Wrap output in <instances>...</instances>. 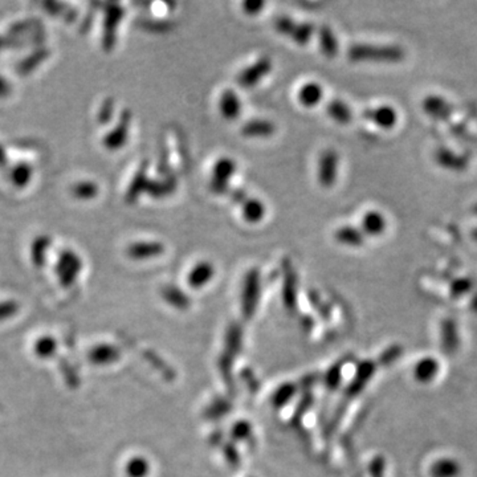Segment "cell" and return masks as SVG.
Masks as SVG:
<instances>
[{"label":"cell","mask_w":477,"mask_h":477,"mask_svg":"<svg viewBox=\"0 0 477 477\" xmlns=\"http://www.w3.org/2000/svg\"><path fill=\"white\" fill-rule=\"evenodd\" d=\"M475 214H476V215H477V205H476V207H475Z\"/></svg>","instance_id":"obj_38"},{"label":"cell","mask_w":477,"mask_h":477,"mask_svg":"<svg viewBox=\"0 0 477 477\" xmlns=\"http://www.w3.org/2000/svg\"><path fill=\"white\" fill-rule=\"evenodd\" d=\"M452 289H454V292L456 295L466 293V292H469L471 284H469L468 280H457V281H454Z\"/></svg>","instance_id":"obj_34"},{"label":"cell","mask_w":477,"mask_h":477,"mask_svg":"<svg viewBox=\"0 0 477 477\" xmlns=\"http://www.w3.org/2000/svg\"><path fill=\"white\" fill-rule=\"evenodd\" d=\"M326 113L329 114L331 120L342 125L352 122V109L349 108L348 103H343L341 100H331L330 103H326Z\"/></svg>","instance_id":"obj_20"},{"label":"cell","mask_w":477,"mask_h":477,"mask_svg":"<svg viewBox=\"0 0 477 477\" xmlns=\"http://www.w3.org/2000/svg\"><path fill=\"white\" fill-rule=\"evenodd\" d=\"M165 250V246L159 241H139L133 243L126 252L127 256L134 260H148L159 257L160 255H163Z\"/></svg>","instance_id":"obj_8"},{"label":"cell","mask_w":477,"mask_h":477,"mask_svg":"<svg viewBox=\"0 0 477 477\" xmlns=\"http://www.w3.org/2000/svg\"><path fill=\"white\" fill-rule=\"evenodd\" d=\"M436 160L440 166H443L445 169H452V171H456V169H464L466 165V159H454V154L448 150H438Z\"/></svg>","instance_id":"obj_25"},{"label":"cell","mask_w":477,"mask_h":477,"mask_svg":"<svg viewBox=\"0 0 477 477\" xmlns=\"http://www.w3.org/2000/svg\"><path fill=\"white\" fill-rule=\"evenodd\" d=\"M284 295L285 304L289 307H295V285H297V279H295V271L292 268V264L289 260L284 262Z\"/></svg>","instance_id":"obj_21"},{"label":"cell","mask_w":477,"mask_h":477,"mask_svg":"<svg viewBox=\"0 0 477 477\" xmlns=\"http://www.w3.org/2000/svg\"><path fill=\"white\" fill-rule=\"evenodd\" d=\"M214 274H215V268L211 262H199L189 272L187 284L190 285L193 289H201L207 283H210L212 280Z\"/></svg>","instance_id":"obj_10"},{"label":"cell","mask_w":477,"mask_h":477,"mask_svg":"<svg viewBox=\"0 0 477 477\" xmlns=\"http://www.w3.org/2000/svg\"><path fill=\"white\" fill-rule=\"evenodd\" d=\"M148 170V162H144L142 166L136 171L133 181H132L129 189H127V193H126V202L127 203H134L142 193H146V189H148V184L150 182Z\"/></svg>","instance_id":"obj_11"},{"label":"cell","mask_w":477,"mask_h":477,"mask_svg":"<svg viewBox=\"0 0 477 477\" xmlns=\"http://www.w3.org/2000/svg\"><path fill=\"white\" fill-rule=\"evenodd\" d=\"M219 112L227 121H235L241 113V103L236 91L227 89L219 98Z\"/></svg>","instance_id":"obj_9"},{"label":"cell","mask_w":477,"mask_h":477,"mask_svg":"<svg viewBox=\"0 0 477 477\" xmlns=\"http://www.w3.org/2000/svg\"><path fill=\"white\" fill-rule=\"evenodd\" d=\"M272 67L273 63L271 57H260L257 61H255L250 67L240 70L236 81L241 88L250 89V88H253L255 85H257L272 70Z\"/></svg>","instance_id":"obj_4"},{"label":"cell","mask_w":477,"mask_h":477,"mask_svg":"<svg viewBox=\"0 0 477 477\" xmlns=\"http://www.w3.org/2000/svg\"><path fill=\"white\" fill-rule=\"evenodd\" d=\"M259 300H260V272L259 269L253 268L246 274L241 289V307L243 313L247 317H250L255 313Z\"/></svg>","instance_id":"obj_3"},{"label":"cell","mask_w":477,"mask_h":477,"mask_svg":"<svg viewBox=\"0 0 477 477\" xmlns=\"http://www.w3.org/2000/svg\"><path fill=\"white\" fill-rule=\"evenodd\" d=\"M348 57L352 61L398 63L405 57V52L400 46H398L354 44L348 49Z\"/></svg>","instance_id":"obj_1"},{"label":"cell","mask_w":477,"mask_h":477,"mask_svg":"<svg viewBox=\"0 0 477 477\" xmlns=\"http://www.w3.org/2000/svg\"><path fill=\"white\" fill-rule=\"evenodd\" d=\"M127 471L132 477H144L148 473V464L142 459H136L130 463Z\"/></svg>","instance_id":"obj_29"},{"label":"cell","mask_w":477,"mask_h":477,"mask_svg":"<svg viewBox=\"0 0 477 477\" xmlns=\"http://www.w3.org/2000/svg\"><path fill=\"white\" fill-rule=\"evenodd\" d=\"M338 169V154L336 150H325L318 159V182L324 189H330L337 181Z\"/></svg>","instance_id":"obj_5"},{"label":"cell","mask_w":477,"mask_h":477,"mask_svg":"<svg viewBox=\"0 0 477 477\" xmlns=\"http://www.w3.org/2000/svg\"><path fill=\"white\" fill-rule=\"evenodd\" d=\"M334 238L340 244L349 247H361L364 244V235L361 229L352 226H343L337 228L334 232Z\"/></svg>","instance_id":"obj_17"},{"label":"cell","mask_w":477,"mask_h":477,"mask_svg":"<svg viewBox=\"0 0 477 477\" xmlns=\"http://www.w3.org/2000/svg\"><path fill=\"white\" fill-rule=\"evenodd\" d=\"M250 431V427L248 426V423H238V426L235 427V432H236V436L238 439L247 438Z\"/></svg>","instance_id":"obj_35"},{"label":"cell","mask_w":477,"mask_h":477,"mask_svg":"<svg viewBox=\"0 0 477 477\" xmlns=\"http://www.w3.org/2000/svg\"><path fill=\"white\" fill-rule=\"evenodd\" d=\"M438 373V364L436 360L426 358L421 364L416 366V378L421 381H430Z\"/></svg>","instance_id":"obj_27"},{"label":"cell","mask_w":477,"mask_h":477,"mask_svg":"<svg viewBox=\"0 0 477 477\" xmlns=\"http://www.w3.org/2000/svg\"><path fill=\"white\" fill-rule=\"evenodd\" d=\"M314 34V25L312 23L295 24L293 32L291 34V39L298 46H307Z\"/></svg>","instance_id":"obj_24"},{"label":"cell","mask_w":477,"mask_h":477,"mask_svg":"<svg viewBox=\"0 0 477 477\" xmlns=\"http://www.w3.org/2000/svg\"><path fill=\"white\" fill-rule=\"evenodd\" d=\"M112 112H113V105H112L110 101H108V103L103 105V113H101V120H103V122H108L110 120Z\"/></svg>","instance_id":"obj_36"},{"label":"cell","mask_w":477,"mask_h":477,"mask_svg":"<svg viewBox=\"0 0 477 477\" xmlns=\"http://www.w3.org/2000/svg\"><path fill=\"white\" fill-rule=\"evenodd\" d=\"M318 39L321 51L328 58H334L338 55V42L329 25H321L318 30Z\"/></svg>","instance_id":"obj_19"},{"label":"cell","mask_w":477,"mask_h":477,"mask_svg":"<svg viewBox=\"0 0 477 477\" xmlns=\"http://www.w3.org/2000/svg\"><path fill=\"white\" fill-rule=\"evenodd\" d=\"M460 468L452 460H442L432 466L433 477H454L459 475Z\"/></svg>","instance_id":"obj_26"},{"label":"cell","mask_w":477,"mask_h":477,"mask_svg":"<svg viewBox=\"0 0 477 477\" xmlns=\"http://www.w3.org/2000/svg\"><path fill=\"white\" fill-rule=\"evenodd\" d=\"M264 6H265V3L260 1V0H248V1L243 3V11L247 15L255 16V15H259L262 12Z\"/></svg>","instance_id":"obj_30"},{"label":"cell","mask_w":477,"mask_h":477,"mask_svg":"<svg viewBox=\"0 0 477 477\" xmlns=\"http://www.w3.org/2000/svg\"><path fill=\"white\" fill-rule=\"evenodd\" d=\"M276 132V126L268 120H250L247 124L241 126L240 133L248 138H257V136H272Z\"/></svg>","instance_id":"obj_15"},{"label":"cell","mask_w":477,"mask_h":477,"mask_svg":"<svg viewBox=\"0 0 477 477\" xmlns=\"http://www.w3.org/2000/svg\"><path fill=\"white\" fill-rule=\"evenodd\" d=\"M364 118L382 129H393L397 125L398 113L394 108L383 105L375 109H366L364 112Z\"/></svg>","instance_id":"obj_7"},{"label":"cell","mask_w":477,"mask_h":477,"mask_svg":"<svg viewBox=\"0 0 477 477\" xmlns=\"http://www.w3.org/2000/svg\"><path fill=\"white\" fill-rule=\"evenodd\" d=\"M238 169L236 162L229 157L219 159L214 165L212 175L210 179V190L215 195H226L229 193V181Z\"/></svg>","instance_id":"obj_2"},{"label":"cell","mask_w":477,"mask_h":477,"mask_svg":"<svg viewBox=\"0 0 477 477\" xmlns=\"http://www.w3.org/2000/svg\"><path fill=\"white\" fill-rule=\"evenodd\" d=\"M96 193H97V186H94L91 183L81 184L76 189V195H79L81 198H91Z\"/></svg>","instance_id":"obj_32"},{"label":"cell","mask_w":477,"mask_h":477,"mask_svg":"<svg viewBox=\"0 0 477 477\" xmlns=\"http://www.w3.org/2000/svg\"><path fill=\"white\" fill-rule=\"evenodd\" d=\"M130 122H132V114L129 110H124L121 114L118 125L115 126L113 132H110L108 136H105L103 145L109 150H118L121 146H124L129 136Z\"/></svg>","instance_id":"obj_6"},{"label":"cell","mask_w":477,"mask_h":477,"mask_svg":"<svg viewBox=\"0 0 477 477\" xmlns=\"http://www.w3.org/2000/svg\"><path fill=\"white\" fill-rule=\"evenodd\" d=\"M163 298L177 309H187L190 307V298L189 295L183 292L182 289L174 286V285H167L162 291Z\"/></svg>","instance_id":"obj_22"},{"label":"cell","mask_w":477,"mask_h":477,"mask_svg":"<svg viewBox=\"0 0 477 477\" xmlns=\"http://www.w3.org/2000/svg\"><path fill=\"white\" fill-rule=\"evenodd\" d=\"M295 24L297 23H295V20L292 18H289V16H279L273 22L276 31L279 34H284V36H291V34L295 30Z\"/></svg>","instance_id":"obj_28"},{"label":"cell","mask_w":477,"mask_h":477,"mask_svg":"<svg viewBox=\"0 0 477 477\" xmlns=\"http://www.w3.org/2000/svg\"><path fill=\"white\" fill-rule=\"evenodd\" d=\"M292 395H293V388H292V386L286 385V386L281 387V388L276 393V395H274V402H276L279 406H281V405H285V402H288Z\"/></svg>","instance_id":"obj_31"},{"label":"cell","mask_w":477,"mask_h":477,"mask_svg":"<svg viewBox=\"0 0 477 477\" xmlns=\"http://www.w3.org/2000/svg\"><path fill=\"white\" fill-rule=\"evenodd\" d=\"M423 110L430 115H447L451 108L450 103L440 97H428L423 101Z\"/></svg>","instance_id":"obj_23"},{"label":"cell","mask_w":477,"mask_h":477,"mask_svg":"<svg viewBox=\"0 0 477 477\" xmlns=\"http://www.w3.org/2000/svg\"><path fill=\"white\" fill-rule=\"evenodd\" d=\"M177 186H178L177 177L170 174V175H166V178L160 179V181H151L150 179L146 193L153 198H166L171 193H174V191L177 190Z\"/></svg>","instance_id":"obj_16"},{"label":"cell","mask_w":477,"mask_h":477,"mask_svg":"<svg viewBox=\"0 0 477 477\" xmlns=\"http://www.w3.org/2000/svg\"><path fill=\"white\" fill-rule=\"evenodd\" d=\"M324 89L318 82H307L298 91V101L305 108H313L322 101Z\"/></svg>","instance_id":"obj_18"},{"label":"cell","mask_w":477,"mask_h":477,"mask_svg":"<svg viewBox=\"0 0 477 477\" xmlns=\"http://www.w3.org/2000/svg\"><path fill=\"white\" fill-rule=\"evenodd\" d=\"M362 232L369 236H379L387 227L386 217L378 211H369L362 217Z\"/></svg>","instance_id":"obj_14"},{"label":"cell","mask_w":477,"mask_h":477,"mask_svg":"<svg viewBox=\"0 0 477 477\" xmlns=\"http://www.w3.org/2000/svg\"><path fill=\"white\" fill-rule=\"evenodd\" d=\"M238 205L241 208V215L248 223H259L267 214L265 205L257 198L247 196Z\"/></svg>","instance_id":"obj_13"},{"label":"cell","mask_w":477,"mask_h":477,"mask_svg":"<svg viewBox=\"0 0 477 477\" xmlns=\"http://www.w3.org/2000/svg\"><path fill=\"white\" fill-rule=\"evenodd\" d=\"M124 16V10L117 6V4H112L110 8L108 10V15H106V20H105V37H103V44L106 48H112L114 44V39H115V30L120 24V20Z\"/></svg>","instance_id":"obj_12"},{"label":"cell","mask_w":477,"mask_h":477,"mask_svg":"<svg viewBox=\"0 0 477 477\" xmlns=\"http://www.w3.org/2000/svg\"><path fill=\"white\" fill-rule=\"evenodd\" d=\"M228 195H229V198L236 203V205H240L247 196H248V193H247V191L246 190H243V189H238V187H236V189H232V190H229V193H228Z\"/></svg>","instance_id":"obj_33"},{"label":"cell","mask_w":477,"mask_h":477,"mask_svg":"<svg viewBox=\"0 0 477 477\" xmlns=\"http://www.w3.org/2000/svg\"><path fill=\"white\" fill-rule=\"evenodd\" d=\"M473 238H476L477 240V229H475V231H473Z\"/></svg>","instance_id":"obj_37"}]
</instances>
